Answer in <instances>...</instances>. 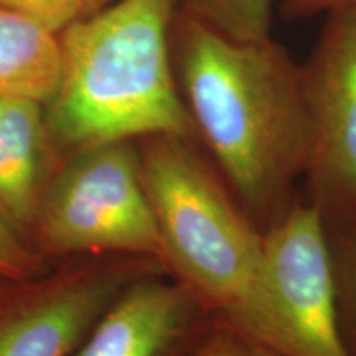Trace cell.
Instances as JSON below:
<instances>
[{
  "mask_svg": "<svg viewBox=\"0 0 356 356\" xmlns=\"http://www.w3.org/2000/svg\"><path fill=\"white\" fill-rule=\"evenodd\" d=\"M193 356H282L243 333L215 323Z\"/></svg>",
  "mask_w": 356,
  "mask_h": 356,
  "instance_id": "obj_15",
  "label": "cell"
},
{
  "mask_svg": "<svg viewBox=\"0 0 356 356\" xmlns=\"http://www.w3.org/2000/svg\"><path fill=\"white\" fill-rule=\"evenodd\" d=\"M168 273L154 257H70L58 269L0 280V356H71L137 279Z\"/></svg>",
  "mask_w": 356,
  "mask_h": 356,
  "instance_id": "obj_5",
  "label": "cell"
},
{
  "mask_svg": "<svg viewBox=\"0 0 356 356\" xmlns=\"http://www.w3.org/2000/svg\"><path fill=\"white\" fill-rule=\"evenodd\" d=\"M216 320L168 273L132 282L71 356H193Z\"/></svg>",
  "mask_w": 356,
  "mask_h": 356,
  "instance_id": "obj_8",
  "label": "cell"
},
{
  "mask_svg": "<svg viewBox=\"0 0 356 356\" xmlns=\"http://www.w3.org/2000/svg\"><path fill=\"white\" fill-rule=\"evenodd\" d=\"M178 10L236 40L273 35L275 0H177Z\"/></svg>",
  "mask_w": 356,
  "mask_h": 356,
  "instance_id": "obj_12",
  "label": "cell"
},
{
  "mask_svg": "<svg viewBox=\"0 0 356 356\" xmlns=\"http://www.w3.org/2000/svg\"><path fill=\"white\" fill-rule=\"evenodd\" d=\"M172 61L200 145L266 234L302 202L310 167L302 65L273 35L236 40L178 8Z\"/></svg>",
  "mask_w": 356,
  "mask_h": 356,
  "instance_id": "obj_1",
  "label": "cell"
},
{
  "mask_svg": "<svg viewBox=\"0 0 356 356\" xmlns=\"http://www.w3.org/2000/svg\"><path fill=\"white\" fill-rule=\"evenodd\" d=\"M83 6H84V12L86 13H92L96 10H99V8L109 6V3H113L114 0H81Z\"/></svg>",
  "mask_w": 356,
  "mask_h": 356,
  "instance_id": "obj_17",
  "label": "cell"
},
{
  "mask_svg": "<svg viewBox=\"0 0 356 356\" xmlns=\"http://www.w3.org/2000/svg\"><path fill=\"white\" fill-rule=\"evenodd\" d=\"M266 236V270L277 309L282 356H350L318 213L297 204Z\"/></svg>",
  "mask_w": 356,
  "mask_h": 356,
  "instance_id": "obj_7",
  "label": "cell"
},
{
  "mask_svg": "<svg viewBox=\"0 0 356 356\" xmlns=\"http://www.w3.org/2000/svg\"><path fill=\"white\" fill-rule=\"evenodd\" d=\"M61 76L60 35L20 13L0 8V99L47 106Z\"/></svg>",
  "mask_w": 356,
  "mask_h": 356,
  "instance_id": "obj_10",
  "label": "cell"
},
{
  "mask_svg": "<svg viewBox=\"0 0 356 356\" xmlns=\"http://www.w3.org/2000/svg\"><path fill=\"white\" fill-rule=\"evenodd\" d=\"M302 65L312 160L302 200L322 222L356 215V10L327 17Z\"/></svg>",
  "mask_w": 356,
  "mask_h": 356,
  "instance_id": "obj_6",
  "label": "cell"
},
{
  "mask_svg": "<svg viewBox=\"0 0 356 356\" xmlns=\"http://www.w3.org/2000/svg\"><path fill=\"white\" fill-rule=\"evenodd\" d=\"M341 335L350 356H356V215L323 222Z\"/></svg>",
  "mask_w": 356,
  "mask_h": 356,
  "instance_id": "obj_11",
  "label": "cell"
},
{
  "mask_svg": "<svg viewBox=\"0 0 356 356\" xmlns=\"http://www.w3.org/2000/svg\"><path fill=\"white\" fill-rule=\"evenodd\" d=\"M51 154L44 104L20 97L0 99V215L26 241Z\"/></svg>",
  "mask_w": 356,
  "mask_h": 356,
  "instance_id": "obj_9",
  "label": "cell"
},
{
  "mask_svg": "<svg viewBox=\"0 0 356 356\" xmlns=\"http://www.w3.org/2000/svg\"><path fill=\"white\" fill-rule=\"evenodd\" d=\"M0 8L29 17L56 33L86 15L81 0H0Z\"/></svg>",
  "mask_w": 356,
  "mask_h": 356,
  "instance_id": "obj_14",
  "label": "cell"
},
{
  "mask_svg": "<svg viewBox=\"0 0 356 356\" xmlns=\"http://www.w3.org/2000/svg\"><path fill=\"white\" fill-rule=\"evenodd\" d=\"M136 142L168 274L191 289L216 323L280 353L264 233L198 140L157 134Z\"/></svg>",
  "mask_w": 356,
  "mask_h": 356,
  "instance_id": "obj_3",
  "label": "cell"
},
{
  "mask_svg": "<svg viewBox=\"0 0 356 356\" xmlns=\"http://www.w3.org/2000/svg\"><path fill=\"white\" fill-rule=\"evenodd\" d=\"M277 10L284 20H309L356 10V0H279Z\"/></svg>",
  "mask_w": 356,
  "mask_h": 356,
  "instance_id": "obj_16",
  "label": "cell"
},
{
  "mask_svg": "<svg viewBox=\"0 0 356 356\" xmlns=\"http://www.w3.org/2000/svg\"><path fill=\"white\" fill-rule=\"evenodd\" d=\"M30 238L43 257L122 254L165 266L137 142H108L65 155L47 178Z\"/></svg>",
  "mask_w": 356,
  "mask_h": 356,
  "instance_id": "obj_4",
  "label": "cell"
},
{
  "mask_svg": "<svg viewBox=\"0 0 356 356\" xmlns=\"http://www.w3.org/2000/svg\"><path fill=\"white\" fill-rule=\"evenodd\" d=\"M177 0H114L61 30V76L44 106L53 154L157 134L197 139L172 61Z\"/></svg>",
  "mask_w": 356,
  "mask_h": 356,
  "instance_id": "obj_2",
  "label": "cell"
},
{
  "mask_svg": "<svg viewBox=\"0 0 356 356\" xmlns=\"http://www.w3.org/2000/svg\"><path fill=\"white\" fill-rule=\"evenodd\" d=\"M44 257L0 215V280H24L44 273Z\"/></svg>",
  "mask_w": 356,
  "mask_h": 356,
  "instance_id": "obj_13",
  "label": "cell"
}]
</instances>
